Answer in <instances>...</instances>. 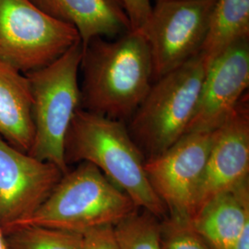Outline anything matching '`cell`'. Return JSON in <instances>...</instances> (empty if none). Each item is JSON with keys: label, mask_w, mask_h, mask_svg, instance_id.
Listing matches in <instances>:
<instances>
[{"label": "cell", "mask_w": 249, "mask_h": 249, "mask_svg": "<svg viewBox=\"0 0 249 249\" xmlns=\"http://www.w3.org/2000/svg\"><path fill=\"white\" fill-rule=\"evenodd\" d=\"M80 108L124 121L141 106L153 80L148 45L130 30L111 41L95 37L83 46Z\"/></svg>", "instance_id": "cell-1"}, {"label": "cell", "mask_w": 249, "mask_h": 249, "mask_svg": "<svg viewBox=\"0 0 249 249\" xmlns=\"http://www.w3.org/2000/svg\"><path fill=\"white\" fill-rule=\"evenodd\" d=\"M145 160L124 121L81 108L76 112L65 141L67 165L93 164L137 209L162 220L167 212L147 178Z\"/></svg>", "instance_id": "cell-2"}, {"label": "cell", "mask_w": 249, "mask_h": 249, "mask_svg": "<svg viewBox=\"0 0 249 249\" xmlns=\"http://www.w3.org/2000/svg\"><path fill=\"white\" fill-rule=\"evenodd\" d=\"M137 210L97 167L82 161L63 176L45 202L16 228L36 225L83 233L116 226Z\"/></svg>", "instance_id": "cell-3"}, {"label": "cell", "mask_w": 249, "mask_h": 249, "mask_svg": "<svg viewBox=\"0 0 249 249\" xmlns=\"http://www.w3.org/2000/svg\"><path fill=\"white\" fill-rule=\"evenodd\" d=\"M83 46H71L53 62L26 73L32 95L34 142L28 154L53 163L65 175V141L80 108L79 72Z\"/></svg>", "instance_id": "cell-4"}, {"label": "cell", "mask_w": 249, "mask_h": 249, "mask_svg": "<svg viewBox=\"0 0 249 249\" xmlns=\"http://www.w3.org/2000/svg\"><path fill=\"white\" fill-rule=\"evenodd\" d=\"M206 71L198 53L152 83L127 128L146 160L168 150L186 135Z\"/></svg>", "instance_id": "cell-5"}, {"label": "cell", "mask_w": 249, "mask_h": 249, "mask_svg": "<svg viewBox=\"0 0 249 249\" xmlns=\"http://www.w3.org/2000/svg\"><path fill=\"white\" fill-rule=\"evenodd\" d=\"M74 27L30 0H0V60L26 74L46 67L80 42Z\"/></svg>", "instance_id": "cell-6"}, {"label": "cell", "mask_w": 249, "mask_h": 249, "mask_svg": "<svg viewBox=\"0 0 249 249\" xmlns=\"http://www.w3.org/2000/svg\"><path fill=\"white\" fill-rule=\"evenodd\" d=\"M216 0H160L139 31L152 60L154 81L199 53ZM134 31V30H133Z\"/></svg>", "instance_id": "cell-7"}, {"label": "cell", "mask_w": 249, "mask_h": 249, "mask_svg": "<svg viewBox=\"0 0 249 249\" xmlns=\"http://www.w3.org/2000/svg\"><path fill=\"white\" fill-rule=\"evenodd\" d=\"M213 132L186 134L159 155L145 160L151 187L169 217L190 221Z\"/></svg>", "instance_id": "cell-8"}, {"label": "cell", "mask_w": 249, "mask_h": 249, "mask_svg": "<svg viewBox=\"0 0 249 249\" xmlns=\"http://www.w3.org/2000/svg\"><path fill=\"white\" fill-rule=\"evenodd\" d=\"M64 174L0 137V227L6 235L45 202Z\"/></svg>", "instance_id": "cell-9"}, {"label": "cell", "mask_w": 249, "mask_h": 249, "mask_svg": "<svg viewBox=\"0 0 249 249\" xmlns=\"http://www.w3.org/2000/svg\"><path fill=\"white\" fill-rule=\"evenodd\" d=\"M249 94L213 131L202 178L196 190L192 219L216 196L249 181Z\"/></svg>", "instance_id": "cell-10"}, {"label": "cell", "mask_w": 249, "mask_h": 249, "mask_svg": "<svg viewBox=\"0 0 249 249\" xmlns=\"http://www.w3.org/2000/svg\"><path fill=\"white\" fill-rule=\"evenodd\" d=\"M249 85V39L231 45L205 74L196 109L186 134L213 132L231 115Z\"/></svg>", "instance_id": "cell-11"}, {"label": "cell", "mask_w": 249, "mask_h": 249, "mask_svg": "<svg viewBox=\"0 0 249 249\" xmlns=\"http://www.w3.org/2000/svg\"><path fill=\"white\" fill-rule=\"evenodd\" d=\"M30 1L51 18L74 27L82 46L95 37H119L131 30L120 0Z\"/></svg>", "instance_id": "cell-12"}, {"label": "cell", "mask_w": 249, "mask_h": 249, "mask_svg": "<svg viewBox=\"0 0 249 249\" xmlns=\"http://www.w3.org/2000/svg\"><path fill=\"white\" fill-rule=\"evenodd\" d=\"M213 249H231L249 224V180L216 196L191 221Z\"/></svg>", "instance_id": "cell-13"}, {"label": "cell", "mask_w": 249, "mask_h": 249, "mask_svg": "<svg viewBox=\"0 0 249 249\" xmlns=\"http://www.w3.org/2000/svg\"><path fill=\"white\" fill-rule=\"evenodd\" d=\"M0 137L27 153L35 137L32 95L26 75L1 60Z\"/></svg>", "instance_id": "cell-14"}, {"label": "cell", "mask_w": 249, "mask_h": 249, "mask_svg": "<svg viewBox=\"0 0 249 249\" xmlns=\"http://www.w3.org/2000/svg\"><path fill=\"white\" fill-rule=\"evenodd\" d=\"M249 39V0H216L199 50L207 69L231 45Z\"/></svg>", "instance_id": "cell-15"}, {"label": "cell", "mask_w": 249, "mask_h": 249, "mask_svg": "<svg viewBox=\"0 0 249 249\" xmlns=\"http://www.w3.org/2000/svg\"><path fill=\"white\" fill-rule=\"evenodd\" d=\"M9 249H81L83 234L44 226L18 227L6 235Z\"/></svg>", "instance_id": "cell-16"}, {"label": "cell", "mask_w": 249, "mask_h": 249, "mask_svg": "<svg viewBox=\"0 0 249 249\" xmlns=\"http://www.w3.org/2000/svg\"><path fill=\"white\" fill-rule=\"evenodd\" d=\"M160 221L149 213L137 210L115 226L121 249H160Z\"/></svg>", "instance_id": "cell-17"}, {"label": "cell", "mask_w": 249, "mask_h": 249, "mask_svg": "<svg viewBox=\"0 0 249 249\" xmlns=\"http://www.w3.org/2000/svg\"><path fill=\"white\" fill-rule=\"evenodd\" d=\"M160 249H213L190 221L166 216L159 226Z\"/></svg>", "instance_id": "cell-18"}, {"label": "cell", "mask_w": 249, "mask_h": 249, "mask_svg": "<svg viewBox=\"0 0 249 249\" xmlns=\"http://www.w3.org/2000/svg\"><path fill=\"white\" fill-rule=\"evenodd\" d=\"M83 234L81 249H121L116 237L115 226H102Z\"/></svg>", "instance_id": "cell-19"}, {"label": "cell", "mask_w": 249, "mask_h": 249, "mask_svg": "<svg viewBox=\"0 0 249 249\" xmlns=\"http://www.w3.org/2000/svg\"><path fill=\"white\" fill-rule=\"evenodd\" d=\"M128 17L131 30H139L151 14V0H120Z\"/></svg>", "instance_id": "cell-20"}, {"label": "cell", "mask_w": 249, "mask_h": 249, "mask_svg": "<svg viewBox=\"0 0 249 249\" xmlns=\"http://www.w3.org/2000/svg\"><path fill=\"white\" fill-rule=\"evenodd\" d=\"M231 249H249V224L241 232Z\"/></svg>", "instance_id": "cell-21"}, {"label": "cell", "mask_w": 249, "mask_h": 249, "mask_svg": "<svg viewBox=\"0 0 249 249\" xmlns=\"http://www.w3.org/2000/svg\"><path fill=\"white\" fill-rule=\"evenodd\" d=\"M0 249H9L8 245H7V241H6V236L2 231L1 227H0Z\"/></svg>", "instance_id": "cell-22"}, {"label": "cell", "mask_w": 249, "mask_h": 249, "mask_svg": "<svg viewBox=\"0 0 249 249\" xmlns=\"http://www.w3.org/2000/svg\"><path fill=\"white\" fill-rule=\"evenodd\" d=\"M155 1H160V0H155Z\"/></svg>", "instance_id": "cell-23"}]
</instances>
